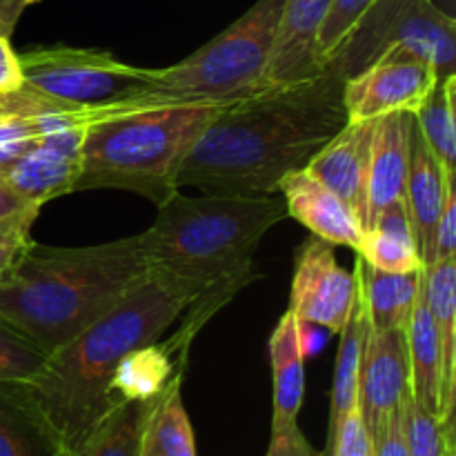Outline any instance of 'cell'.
Returning <instances> with one entry per match:
<instances>
[{
	"label": "cell",
	"instance_id": "1",
	"mask_svg": "<svg viewBox=\"0 0 456 456\" xmlns=\"http://www.w3.org/2000/svg\"><path fill=\"white\" fill-rule=\"evenodd\" d=\"M347 76L325 65L314 78L276 85L212 116L178 169V187L205 194L270 196L285 174L305 169L347 123Z\"/></svg>",
	"mask_w": 456,
	"mask_h": 456
},
{
	"label": "cell",
	"instance_id": "2",
	"mask_svg": "<svg viewBox=\"0 0 456 456\" xmlns=\"http://www.w3.org/2000/svg\"><path fill=\"white\" fill-rule=\"evenodd\" d=\"M150 276L138 234L83 248L34 240L0 281V321L49 356Z\"/></svg>",
	"mask_w": 456,
	"mask_h": 456
},
{
	"label": "cell",
	"instance_id": "3",
	"mask_svg": "<svg viewBox=\"0 0 456 456\" xmlns=\"http://www.w3.org/2000/svg\"><path fill=\"white\" fill-rule=\"evenodd\" d=\"M191 301L194 297L183 285L151 274L118 305L47 356L40 377L27 387L56 432L62 452L78 445L116 408L110 383L120 359L165 337Z\"/></svg>",
	"mask_w": 456,
	"mask_h": 456
},
{
	"label": "cell",
	"instance_id": "4",
	"mask_svg": "<svg viewBox=\"0 0 456 456\" xmlns=\"http://www.w3.org/2000/svg\"><path fill=\"white\" fill-rule=\"evenodd\" d=\"M288 218L281 196L181 191L159 205L154 223L141 236L151 274L183 285L196 298L225 283L252 281L261 239Z\"/></svg>",
	"mask_w": 456,
	"mask_h": 456
},
{
	"label": "cell",
	"instance_id": "5",
	"mask_svg": "<svg viewBox=\"0 0 456 456\" xmlns=\"http://www.w3.org/2000/svg\"><path fill=\"white\" fill-rule=\"evenodd\" d=\"M221 107L169 105L110 116L85 132L76 191L120 190L159 208L178 187V169Z\"/></svg>",
	"mask_w": 456,
	"mask_h": 456
},
{
	"label": "cell",
	"instance_id": "6",
	"mask_svg": "<svg viewBox=\"0 0 456 456\" xmlns=\"http://www.w3.org/2000/svg\"><path fill=\"white\" fill-rule=\"evenodd\" d=\"M283 4L285 0H256L194 53L169 67H150L145 89L116 102V116L169 105L225 107L267 89Z\"/></svg>",
	"mask_w": 456,
	"mask_h": 456
},
{
	"label": "cell",
	"instance_id": "7",
	"mask_svg": "<svg viewBox=\"0 0 456 456\" xmlns=\"http://www.w3.org/2000/svg\"><path fill=\"white\" fill-rule=\"evenodd\" d=\"M392 47L430 61L444 78L454 74L456 20L435 0H379L338 45L328 65L352 76Z\"/></svg>",
	"mask_w": 456,
	"mask_h": 456
},
{
	"label": "cell",
	"instance_id": "8",
	"mask_svg": "<svg viewBox=\"0 0 456 456\" xmlns=\"http://www.w3.org/2000/svg\"><path fill=\"white\" fill-rule=\"evenodd\" d=\"M25 87L69 107H111L145 89L150 67L127 65L101 49L49 45L18 53Z\"/></svg>",
	"mask_w": 456,
	"mask_h": 456
},
{
	"label": "cell",
	"instance_id": "9",
	"mask_svg": "<svg viewBox=\"0 0 456 456\" xmlns=\"http://www.w3.org/2000/svg\"><path fill=\"white\" fill-rule=\"evenodd\" d=\"M439 83L441 74L430 61L408 49H387L346 78L343 105L347 123L377 120L395 111L414 116Z\"/></svg>",
	"mask_w": 456,
	"mask_h": 456
},
{
	"label": "cell",
	"instance_id": "10",
	"mask_svg": "<svg viewBox=\"0 0 456 456\" xmlns=\"http://www.w3.org/2000/svg\"><path fill=\"white\" fill-rule=\"evenodd\" d=\"M359 301V279L338 265L334 245L316 236L303 243L289 288V314L338 334Z\"/></svg>",
	"mask_w": 456,
	"mask_h": 456
},
{
	"label": "cell",
	"instance_id": "11",
	"mask_svg": "<svg viewBox=\"0 0 456 456\" xmlns=\"http://www.w3.org/2000/svg\"><path fill=\"white\" fill-rule=\"evenodd\" d=\"M410 392L405 330L368 332L359 368V412L372 441Z\"/></svg>",
	"mask_w": 456,
	"mask_h": 456
},
{
	"label": "cell",
	"instance_id": "12",
	"mask_svg": "<svg viewBox=\"0 0 456 456\" xmlns=\"http://www.w3.org/2000/svg\"><path fill=\"white\" fill-rule=\"evenodd\" d=\"M83 138L85 132L40 138L0 174L22 199L38 208L65 194H74L83 169Z\"/></svg>",
	"mask_w": 456,
	"mask_h": 456
},
{
	"label": "cell",
	"instance_id": "13",
	"mask_svg": "<svg viewBox=\"0 0 456 456\" xmlns=\"http://www.w3.org/2000/svg\"><path fill=\"white\" fill-rule=\"evenodd\" d=\"M374 120L346 123L307 163V172L338 196L359 216L365 230L368 212V165Z\"/></svg>",
	"mask_w": 456,
	"mask_h": 456
},
{
	"label": "cell",
	"instance_id": "14",
	"mask_svg": "<svg viewBox=\"0 0 456 456\" xmlns=\"http://www.w3.org/2000/svg\"><path fill=\"white\" fill-rule=\"evenodd\" d=\"M276 191H281L288 216L297 218L312 236L328 240L334 248L359 249L363 239V225L359 216L307 169H294L285 174Z\"/></svg>",
	"mask_w": 456,
	"mask_h": 456
},
{
	"label": "cell",
	"instance_id": "15",
	"mask_svg": "<svg viewBox=\"0 0 456 456\" xmlns=\"http://www.w3.org/2000/svg\"><path fill=\"white\" fill-rule=\"evenodd\" d=\"M450 185H454V176L445 172L439 159L432 154V150L419 132L417 120H414L412 136H410V167L408 178H405L403 200L410 221H412L414 243L421 254L423 270L435 265L436 223L444 212L445 194H448Z\"/></svg>",
	"mask_w": 456,
	"mask_h": 456
},
{
	"label": "cell",
	"instance_id": "16",
	"mask_svg": "<svg viewBox=\"0 0 456 456\" xmlns=\"http://www.w3.org/2000/svg\"><path fill=\"white\" fill-rule=\"evenodd\" d=\"M330 7L332 0H285L267 69L270 87L301 83L319 74L316 36Z\"/></svg>",
	"mask_w": 456,
	"mask_h": 456
},
{
	"label": "cell",
	"instance_id": "17",
	"mask_svg": "<svg viewBox=\"0 0 456 456\" xmlns=\"http://www.w3.org/2000/svg\"><path fill=\"white\" fill-rule=\"evenodd\" d=\"M191 343L185 341L178 332L174 337H160L147 346L127 352L120 359L110 392L114 403L125 401H154L165 395L174 381H181L185 374L187 356Z\"/></svg>",
	"mask_w": 456,
	"mask_h": 456
},
{
	"label": "cell",
	"instance_id": "18",
	"mask_svg": "<svg viewBox=\"0 0 456 456\" xmlns=\"http://www.w3.org/2000/svg\"><path fill=\"white\" fill-rule=\"evenodd\" d=\"M412 114L395 111L374 120L372 142H370L368 165V212L365 230H370L374 216L392 200L403 199L405 178L410 167V136H412Z\"/></svg>",
	"mask_w": 456,
	"mask_h": 456
},
{
	"label": "cell",
	"instance_id": "19",
	"mask_svg": "<svg viewBox=\"0 0 456 456\" xmlns=\"http://www.w3.org/2000/svg\"><path fill=\"white\" fill-rule=\"evenodd\" d=\"M272 430L298 423L303 396H305V334L303 323L285 312L272 332Z\"/></svg>",
	"mask_w": 456,
	"mask_h": 456
},
{
	"label": "cell",
	"instance_id": "20",
	"mask_svg": "<svg viewBox=\"0 0 456 456\" xmlns=\"http://www.w3.org/2000/svg\"><path fill=\"white\" fill-rule=\"evenodd\" d=\"M423 292L435 323L441 356V412L445 426H454L456 399V258L423 270Z\"/></svg>",
	"mask_w": 456,
	"mask_h": 456
},
{
	"label": "cell",
	"instance_id": "21",
	"mask_svg": "<svg viewBox=\"0 0 456 456\" xmlns=\"http://www.w3.org/2000/svg\"><path fill=\"white\" fill-rule=\"evenodd\" d=\"M52 430L29 387L0 383V456H62Z\"/></svg>",
	"mask_w": 456,
	"mask_h": 456
},
{
	"label": "cell",
	"instance_id": "22",
	"mask_svg": "<svg viewBox=\"0 0 456 456\" xmlns=\"http://www.w3.org/2000/svg\"><path fill=\"white\" fill-rule=\"evenodd\" d=\"M354 274L359 279V294L363 298L370 332L408 328L414 303L423 289V270L410 274H387L370 267L359 256Z\"/></svg>",
	"mask_w": 456,
	"mask_h": 456
},
{
	"label": "cell",
	"instance_id": "23",
	"mask_svg": "<svg viewBox=\"0 0 456 456\" xmlns=\"http://www.w3.org/2000/svg\"><path fill=\"white\" fill-rule=\"evenodd\" d=\"M410 361V395L428 412H441V356L435 323L421 289L405 328Z\"/></svg>",
	"mask_w": 456,
	"mask_h": 456
},
{
	"label": "cell",
	"instance_id": "24",
	"mask_svg": "<svg viewBox=\"0 0 456 456\" xmlns=\"http://www.w3.org/2000/svg\"><path fill=\"white\" fill-rule=\"evenodd\" d=\"M159 399L118 403L62 456H141L142 432Z\"/></svg>",
	"mask_w": 456,
	"mask_h": 456
},
{
	"label": "cell",
	"instance_id": "25",
	"mask_svg": "<svg viewBox=\"0 0 456 456\" xmlns=\"http://www.w3.org/2000/svg\"><path fill=\"white\" fill-rule=\"evenodd\" d=\"M368 319H365L363 298L359 294L354 312H352L350 321L343 325L341 343H338L337 354V368H334V381H332V395H330V432L337 430L338 421L350 412L359 401V368L361 356H363L365 338H368Z\"/></svg>",
	"mask_w": 456,
	"mask_h": 456
},
{
	"label": "cell",
	"instance_id": "26",
	"mask_svg": "<svg viewBox=\"0 0 456 456\" xmlns=\"http://www.w3.org/2000/svg\"><path fill=\"white\" fill-rule=\"evenodd\" d=\"M181 381H174L156 401L145 432H142L141 456H196L194 430L183 405Z\"/></svg>",
	"mask_w": 456,
	"mask_h": 456
},
{
	"label": "cell",
	"instance_id": "27",
	"mask_svg": "<svg viewBox=\"0 0 456 456\" xmlns=\"http://www.w3.org/2000/svg\"><path fill=\"white\" fill-rule=\"evenodd\" d=\"M456 74L444 76L421 110L414 114L423 141L439 159L445 172L456 174V114H454Z\"/></svg>",
	"mask_w": 456,
	"mask_h": 456
},
{
	"label": "cell",
	"instance_id": "28",
	"mask_svg": "<svg viewBox=\"0 0 456 456\" xmlns=\"http://www.w3.org/2000/svg\"><path fill=\"white\" fill-rule=\"evenodd\" d=\"M403 432L410 456H445L454 448V426H445L436 414L405 395L403 399Z\"/></svg>",
	"mask_w": 456,
	"mask_h": 456
},
{
	"label": "cell",
	"instance_id": "29",
	"mask_svg": "<svg viewBox=\"0 0 456 456\" xmlns=\"http://www.w3.org/2000/svg\"><path fill=\"white\" fill-rule=\"evenodd\" d=\"M47 354L29 338L0 321V383L31 386L43 372Z\"/></svg>",
	"mask_w": 456,
	"mask_h": 456
},
{
	"label": "cell",
	"instance_id": "30",
	"mask_svg": "<svg viewBox=\"0 0 456 456\" xmlns=\"http://www.w3.org/2000/svg\"><path fill=\"white\" fill-rule=\"evenodd\" d=\"M356 252L370 267L387 272V274H410V272L423 270L417 245L386 234V232L365 230Z\"/></svg>",
	"mask_w": 456,
	"mask_h": 456
},
{
	"label": "cell",
	"instance_id": "31",
	"mask_svg": "<svg viewBox=\"0 0 456 456\" xmlns=\"http://www.w3.org/2000/svg\"><path fill=\"white\" fill-rule=\"evenodd\" d=\"M379 0H332L328 16L321 25L319 36H316V61L321 69L330 62L332 53L337 52L338 45L346 40V36L354 29L356 22L361 20L365 12Z\"/></svg>",
	"mask_w": 456,
	"mask_h": 456
},
{
	"label": "cell",
	"instance_id": "32",
	"mask_svg": "<svg viewBox=\"0 0 456 456\" xmlns=\"http://www.w3.org/2000/svg\"><path fill=\"white\" fill-rule=\"evenodd\" d=\"M43 208H27L13 216L0 221V281L16 267L25 249L34 243L31 227Z\"/></svg>",
	"mask_w": 456,
	"mask_h": 456
},
{
	"label": "cell",
	"instance_id": "33",
	"mask_svg": "<svg viewBox=\"0 0 456 456\" xmlns=\"http://www.w3.org/2000/svg\"><path fill=\"white\" fill-rule=\"evenodd\" d=\"M374 441L361 419L359 403L338 421L337 430L328 436V445L319 456H372Z\"/></svg>",
	"mask_w": 456,
	"mask_h": 456
},
{
	"label": "cell",
	"instance_id": "34",
	"mask_svg": "<svg viewBox=\"0 0 456 456\" xmlns=\"http://www.w3.org/2000/svg\"><path fill=\"white\" fill-rule=\"evenodd\" d=\"M456 258V191L454 185L448 187L444 212L436 223L435 234V265Z\"/></svg>",
	"mask_w": 456,
	"mask_h": 456
},
{
	"label": "cell",
	"instance_id": "35",
	"mask_svg": "<svg viewBox=\"0 0 456 456\" xmlns=\"http://www.w3.org/2000/svg\"><path fill=\"white\" fill-rule=\"evenodd\" d=\"M370 230L386 232V234L396 236V239H403V240H410V243H414L412 221H410V214H408V208H405L403 199H396L392 200L390 205H386V208L374 216Z\"/></svg>",
	"mask_w": 456,
	"mask_h": 456
},
{
	"label": "cell",
	"instance_id": "36",
	"mask_svg": "<svg viewBox=\"0 0 456 456\" xmlns=\"http://www.w3.org/2000/svg\"><path fill=\"white\" fill-rule=\"evenodd\" d=\"M372 456H410L408 444H405L403 432V403L399 410L390 414L383 430L374 439V454Z\"/></svg>",
	"mask_w": 456,
	"mask_h": 456
},
{
	"label": "cell",
	"instance_id": "37",
	"mask_svg": "<svg viewBox=\"0 0 456 456\" xmlns=\"http://www.w3.org/2000/svg\"><path fill=\"white\" fill-rule=\"evenodd\" d=\"M265 456H319L305 435L301 432L298 423L283 428V430H272L270 448Z\"/></svg>",
	"mask_w": 456,
	"mask_h": 456
},
{
	"label": "cell",
	"instance_id": "38",
	"mask_svg": "<svg viewBox=\"0 0 456 456\" xmlns=\"http://www.w3.org/2000/svg\"><path fill=\"white\" fill-rule=\"evenodd\" d=\"M25 85L20 58L13 52L12 40L0 36V94L16 92Z\"/></svg>",
	"mask_w": 456,
	"mask_h": 456
},
{
	"label": "cell",
	"instance_id": "39",
	"mask_svg": "<svg viewBox=\"0 0 456 456\" xmlns=\"http://www.w3.org/2000/svg\"><path fill=\"white\" fill-rule=\"evenodd\" d=\"M27 208H38V205L22 199V196L4 181L3 174H0V221H4V218L13 216V214L18 212H25Z\"/></svg>",
	"mask_w": 456,
	"mask_h": 456
},
{
	"label": "cell",
	"instance_id": "40",
	"mask_svg": "<svg viewBox=\"0 0 456 456\" xmlns=\"http://www.w3.org/2000/svg\"><path fill=\"white\" fill-rule=\"evenodd\" d=\"M25 9L27 0H0V36L12 38Z\"/></svg>",
	"mask_w": 456,
	"mask_h": 456
},
{
	"label": "cell",
	"instance_id": "41",
	"mask_svg": "<svg viewBox=\"0 0 456 456\" xmlns=\"http://www.w3.org/2000/svg\"><path fill=\"white\" fill-rule=\"evenodd\" d=\"M36 3H40V0H27V7H31V4H36Z\"/></svg>",
	"mask_w": 456,
	"mask_h": 456
},
{
	"label": "cell",
	"instance_id": "42",
	"mask_svg": "<svg viewBox=\"0 0 456 456\" xmlns=\"http://www.w3.org/2000/svg\"><path fill=\"white\" fill-rule=\"evenodd\" d=\"M445 456H456V454H454V448H450L448 452H445Z\"/></svg>",
	"mask_w": 456,
	"mask_h": 456
}]
</instances>
